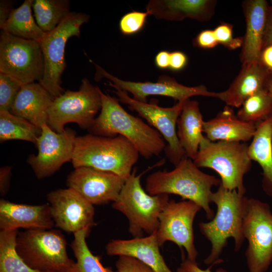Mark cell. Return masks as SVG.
Instances as JSON below:
<instances>
[{
	"instance_id": "30bf717a",
	"label": "cell",
	"mask_w": 272,
	"mask_h": 272,
	"mask_svg": "<svg viewBox=\"0 0 272 272\" xmlns=\"http://www.w3.org/2000/svg\"><path fill=\"white\" fill-rule=\"evenodd\" d=\"M243 232L249 272H265L272 262V212L267 203L248 198Z\"/></svg>"
},
{
	"instance_id": "ab89813d",
	"label": "cell",
	"mask_w": 272,
	"mask_h": 272,
	"mask_svg": "<svg viewBox=\"0 0 272 272\" xmlns=\"http://www.w3.org/2000/svg\"><path fill=\"white\" fill-rule=\"evenodd\" d=\"M182 260L177 269V272H212L210 268L207 269H202L200 268L196 262H194L187 257L185 258L184 255L182 254ZM216 272H226L225 270L220 269Z\"/></svg>"
},
{
	"instance_id": "6da1fadb",
	"label": "cell",
	"mask_w": 272,
	"mask_h": 272,
	"mask_svg": "<svg viewBox=\"0 0 272 272\" xmlns=\"http://www.w3.org/2000/svg\"><path fill=\"white\" fill-rule=\"evenodd\" d=\"M99 92L101 109L88 129L90 133L106 137L122 135L134 146L140 156L146 159L159 156L164 152L166 142L158 130L128 113L117 98L104 94L100 89Z\"/></svg>"
},
{
	"instance_id": "f1b7e54d",
	"label": "cell",
	"mask_w": 272,
	"mask_h": 272,
	"mask_svg": "<svg viewBox=\"0 0 272 272\" xmlns=\"http://www.w3.org/2000/svg\"><path fill=\"white\" fill-rule=\"evenodd\" d=\"M67 0H32L36 22L45 33L53 31L71 13Z\"/></svg>"
},
{
	"instance_id": "9a60e30c",
	"label": "cell",
	"mask_w": 272,
	"mask_h": 272,
	"mask_svg": "<svg viewBox=\"0 0 272 272\" xmlns=\"http://www.w3.org/2000/svg\"><path fill=\"white\" fill-rule=\"evenodd\" d=\"M41 128V133L36 144L38 154L30 155L28 159L39 179L51 175L64 163L72 161L77 137L76 131L70 128L58 133L47 123L43 124Z\"/></svg>"
},
{
	"instance_id": "60d3db41",
	"label": "cell",
	"mask_w": 272,
	"mask_h": 272,
	"mask_svg": "<svg viewBox=\"0 0 272 272\" xmlns=\"http://www.w3.org/2000/svg\"><path fill=\"white\" fill-rule=\"evenodd\" d=\"M11 168L5 167L0 171V192L1 195H5L9 189L11 177Z\"/></svg>"
},
{
	"instance_id": "f35d334b",
	"label": "cell",
	"mask_w": 272,
	"mask_h": 272,
	"mask_svg": "<svg viewBox=\"0 0 272 272\" xmlns=\"http://www.w3.org/2000/svg\"><path fill=\"white\" fill-rule=\"evenodd\" d=\"M271 44H272V1H270V5H268L266 11L262 50Z\"/></svg>"
},
{
	"instance_id": "603a6c76",
	"label": "cell",
	"mask_w": 272,
	"mask_h": 272,
	"mask_svg": "<svg viewBox=\"0 0 272 272\" xmlns=\"http://www.w3.org/2000/svg\"><path fill=\"white\" fill-rule=\"evenodd\" d=\"M217 4L214 0H152L146 12L158 19L182 21L186 18L205 22L213 16Z\"/></svg>"
},
{
	"instance_id": "ee69618b",
	"label": "cell",
	"mask_w": 272,
	"mask_h": 272,
	"mask_svg": "<svg viewBox=\"0 0 272 272\" xmlns=\"http://www.w3.org/2000/svg\"><path fill=\"white\" fill-rule=\"evenodd\" d=\"M170 52L167 50L159 52L155 56V63L156 66L162 70L169 69Z\"/></svg>"
},
{
	"instance_id": "44dd1931",
	"label": "cell",
	"mask_w": 272,
	"mask_h": 272,
	"mask_svg": "<svg viewBox=\"0 0 272 272\" xmlns=\"http://www.w3.org/2000/svg\"><path fill=\"white\" fill-rule=\"evenodd\" d=\"M54 99L39 82L25 84L17 94L9 111L41 128L47 124L48 110Z\"/></svg>"
},
{
	"instance_id": "e0dca14e",
	"label": "cell",
	"mask_w": 272,
	"mask_h": 272,
	"mask_svg": "<svg viewBox=\"0 0 272 272\" xmlns=\"http://www.w3.org/2000/svg\"><path fill=\"white\" fill-rule=\"evenodd\" d=\"M125 181L113 172L82 166L70 173L66 185L93 205H101L115 201Z\"/></svg>"
},
{
	"instance_id": "9c48e42d",
	"label": "cell",
	"mask_w": 272,
	"mask_h": 272,
	"mask_svg": "<svg viewBox=\"0 0 272 272\" xmlns=\"http://www.w3.org/2000/svg\"><path fill=\"white\" fill-rule=\"evenodd\" d=\"M89 16L71 12L53 31L46 33L40 42L44 63V75L39 82L54 98L65 91L61 87V76L66 67L65 48L69 38L80 37V28L88 22Z\"/></svg>"
},
{
	"instance_id": "1f68e13d",
	"label": "cell",
	"mask_w": 272,
	"mask_h": 272,
	"mask_svg": "<svg viewBox=\"0 0 272 272\" xmlns=\"http://www.w3.org/2000/svg\"><path fill=\"white\" fill-rule=\"evenodd\" d=\"M237 116L240 120L258 125L272 116V97L266 90L248 98L240 107Z\"/></svg>"
},
{
	"instance_id": "484cf974",
	"label": "cell",
	"mask_w": 272,
	"mask_h": 272,
	"mask_svg": "<svg viewBox=\"0 0 272 272\" xmlns=\"http://www.w3.org/2000/svg\"><path fill=\"white\" fill-rule=\"evenodd\" d=\"M248 153L250 159L260 166L262 190L272 198V116L257 125Z\"/></svg>"
},
{
	"instance_id": "7a4b0ae2",
	"label": "cell",
	"mask_w": 272,
	"mask_h": 272,
	"mask_svg": "<svg viewBox=\"0 0 272 272\" xmlns=\"http://www.w3.org/2000/svg\"><path fill=\"white\" fill-rule=\"evenodd\" d=\"M221 183L220 179L203 172L192 160L185 156L173 170H159L149 175L145 189L151 195L174 194L193 201L210 221L215 216L210 205L212 188Z\"/></svg>"
},
{
	"instance_id": "5bb4252c",
	"label": "cell",
	"mask_w": 272,
	"mask_h": 272,
	"mask_svg": "<svg viewBox=\"0 0 272 272\" xmlns=\"http://www.w3.org/2000/svg\"><path fill=\"white\" fill-rule=\"evenodd\" d=\"M90 61L95 66L94 79L96 81H99L106 78L111 81L108 82L109 85L131 93L132 98L138 101L147 102V97L154 95L171 97L178 102L186 100L194 96L218 97V93L209 91L203 85L185 86L167 75L160 76L157 82L155 83L123 81L110 74L92 60H90Z\"/></svg>"
},
{
	"instance_id": "2e32d148",
	"label": "cell",
	"mask_w": 272,
	"mask_h": 272,
	"mask_svg": "<svg viewBox=\"0 0 272 272\" xmlns=\"http://www.w3.org/2000/svg\"><path fill=\"white\" fill-rule=\"evenodd\" d=\"M47 199L55 227L74 234L95 225L93 205L72 188L51 191Z\"/></svg>"
},
{
	"instance_id": "ba28073f",
	"label": "cell",
	"mask_w": 272,
	"mask_h": 272,
	"mask_svg": "<svg viewBox=\"0 0 272 272\" xmlns=\"http://www.w3.org/2000/svg\"><path fill=\"white\" fill-rule=\"evenodd\" d=\"M99 89L84 78L78 91L66 90L55 98L48 110V126L58 133L63 132L64 125L70 122L89 129L101 109Z\"/></svg>"
},
{
	"instance_id": "74e56055",
	"label": "cell",
	"mask_w": 272,
	"mask_h": 272,
	"mask_svg": "<svg viewBox=\"0 0 272 272\" xmlns=\"http://www.w3.org/2000/svg\"><path fill=\"white\" fill-rule=\"evenodd\" d=\"M187 63V57L185 53L179 51L170 52L169 67L173 71H179L183 69Z\"/></svg>"
},
{
	"instance_id": "d4e9b609",
	"label": "cell",
	"mask_w": 272,
	"mask_h": 272,
	"mask_svg": "<svg viewBox=\"0 0 272 272\" xmlns=\"http://www.w3.org/2000/svg\"><path fill=\"white\" fill-rule=\"evenodd\" d=\"M204 121L198 102L186 100L177 121V135L185 156L192 160L200 145L206 139L202 134Z\"/></svg>"
},
{
	"instance_id": "cb8c5ba5",
	"label": "cell",
	"mask_w": 272,
	"mask_h": 272,
	"mask_svg": "<svg viewBox=\"0 0 272 272\" xmlns=\"http://www.w3.org/2000/svg\"><path fill=\"white\" fill-rule=\"evenodd\" d=\"M257 125L238 118L232 107L227 106L217 115L204 121L203 132L211 142H246L253 138Z\"/></svg>"
},
{
	"instance_id": "5b68a950",
	"label": "cell",
	"mask_w": 272,
	"mask_h": 272,
	"mask_svg": "<svg viewBox=\"0 0 272 272\" xmlns=\"http://www.w3.org/2000/svg\"><path fill=\"white\" fill-rule=\"evenodd\" d=\"M137 175L134 168L112 207L122 213L129 222L128 231L134 238L156 232L159 227V218L169 200L168 194L151 195L142 187L141 178L146 171Z\"/></svg>"
},
{
	"instance_id": "277c9868",
	"label": "cell",
	"mask_w": 272,
	"mask_h": 272,
	"mask_svg": "<svg viewBox=\"0 0 272 272\" xmlns=\"http://www.w3.org/2000/svg\"><path fill=\"white\" fill-rule=\"evenodd\" d=\"M140 156L134 146L122 135L106 137L89 133L76 137L72 162L75 168L90 167L126 179Z\"/></svg>"
},
{
	"instance_id": "d6986e66",
	"label": "cell",
	"mask_w": 272,
	"mask_h": 272,
	"mask_svg": "<svg viewBox=\"0 0 272 272\" xmlns=\"http://www.w3.org/2000/svg\"><path fill=\"white\" fill-rule=\"evenodd\" d=\"M268 6L265 0H246L242 3L246 31L240 53L242 65L259 62Z\"/></svg>"
},
{
	"instance_id": "8d00e7d4",
	"label": "cell",
	"mask_w": 272,
	"mask_h": 272,
	"mask_svg": "<svg viewBox=\"0 0 272 272\" xmlns=\"http://www.w3.org/2000/svg\"><path fill=\"white\" fill-rule=\"evenodd\" d=\"M195 47L202 49H210L218 44L214 30H204L200 31L193 40Z\"/></svg>"
},
{
	"instance_id": "ffe728a7",
	"label": "cell",
	"mask_w": 272,
	"mask_h": 272,
	"mask_svg": "<svg viewBox=\"0 0 272 272\" xmlns=\"http://www.w3.org/2000/svg\"><path fill=\"white\" fill-rule=\"evenodd\" d=\"M160 247L156 232L145 237L112 240L106 245V251L109 255L134 257L155 272H173L161 255Z\"/></svg>"
},
{
	"instance_id": "d590c367",
	"label": "cell",
	"mask_w": 272,
	"mask_h": 272,
	"mask_svg": "<svg viewBox=\"0 0 272 272\" xmlns=\"http://www.w3.org/2000/svg\"><path fill=\"white\" fill-rule=\"evenodd\" d=\"M115 265L118 272H155L143 262L128 256H119Z\"/></svg>"
},
{
	"instance_id": "7bdbcfd3",
	"label": "cell",
	"mask_w": 272,
	"mask_h": 272,
	"mask_svg": "<svg viewBox=\"0 0 272 272\" xmlns=\"http://www.w3.org/2000/svg\"><path fill=\"white\" fill-rule=\"evenodd\" d=\"M259 62L267 70L272 72V44L263 49Z\"/></svg>"
},
{
	"instance_id": "3957f363",
	"label": "cell",
	"mask_w": 272,
	"mask_h": 272,
	"mask_svg": "<svg viewBox=\"0 0 272 272\" xmlns=\"http://www.w3.org/2000/svg\"><path fill=\"white\" fill-rule=\"evenodd\" d=\"M248 198L236 190H230L221 184L212 192L210 200L217 207L214 218L208 222L199 223L201 233L211 242L210 254L204 260L207 264L217 263L227 240L234 239V250L238 251L245 239L243 232V220Z\"/></svg>"
},
{
	"instance_id": "f6af8a7d",
	"label": "cell",
	"mask_w": 272,
	"mask_h": 272,
	"mask_svg": "<svg viewBox=\"0 0 272 272\" xmlns=\"http://www.w3.org/2000/svg\"><path fill=\"white\" fill-rule=\"evenodd\" d=\"M266 90L272 97V72L270 73L266 84Z\"/></svg>"
},
{
	"instance_id": "b9f144b4",
	"label": "cell",
	"mask_w": 272,
	"mask_h": 272,
	"mask_svg": "<svg viewBox=\"0 0 272 272\" xmlns=\"http://www.w3.org/2000/svg\"><path fill=\"white\" fill-rule=\"evenodd\" d=\"M13 2L10 1H0V28H2L8 20L13 9Z\"/></svg>"
},
{
	"instance_id": "f546056e",
	"label": "cell",
	"mask_w": 272,
	"mask_h": 272,
	"mask_svg": "<svg viewBox=\"0 0 272 272\" xmlns=\"http://www.w3.org/2000/svg\"><path fill=\"white\" fill-rule=\"evenodd\" d=\"M90 229L85 228L74 234V239L71 246L76 258L73 272H118L110 267H104L99 257L89 249L86 238Z\"/></svg>"
},
{
	"instance_id": "d6a6232c",
	"label": "cell",
	"mask_w": 272,
	"mask_h": 272,
	"mask_svg": "<svg viewBox=\"0 0 272 272\" xmlns=\"http://www.w3.org/2000/svg\"><path fill=\"white\" fill-rule=\"evenodd\" d=\"M23 85L7 74L0 73V111H9Z\"/></svg>"
},
{
	"instance_id": "4dcf8cb0",
	"label": "cell",
	"mask_w": 272,
	"mask_h": 272,
	"mask_svg": "<svg viewBox=\"0 0 272 272\" xmlns=\"http://www.w3.org/2000/svg\"><path fill=\"white\" fill-rule=\"evenodd\" d=\"M18 230L1 231L0 272H42L30 267L16 249Z\"/></svg>"
},
{
	"instance_id": "4316f807",
	"label": "cell",
	"mask_w": 272,
	"mask_h": 272,
	"mask_svg": "<svg viewBox=\"0 0 272 272\" xmlns=\"http://www.w3.org/2000/svg\"><path fill=\"white\" fill-rule=\"evenodd\" d=\"M32 4V0H25L14 9L1 30L16 37L40 42L46 33L34 20Z\"/></svg>"
},
{
	"instance_id": "7c38bea8",
	"label": "cell",
	"mask_w": 272,
	"mask_h": 272,
	"mask_svg": "<svg viewBox=\"0 0 272 272\" xmlns=\"http://www.w3.org/2000/svg\"><path fill=\"white\" fill-rule=\"evenodd\" d=\"M118 101L128 105V108L137 112L149 124L158 130L167 142L164 152L169 161L176 166L185 156L177 135V121L185 101H179L170 107H162L155 103L142 102L130 97L126 92L110 85Z\"/></svg>"
},
{
	"instance_id": "8fae6325",
	"label": "cell",
	"mask_w": 272,
	"mask_h": 272,
	"mask_svg": "<svg viewBox=\"0 0 272 272\" xmlns=\"http://www.w3.org/2000/svg\"><path fill=\"white\" fill-rule=\"evenodd\" d=\"M44 71L40 43L15 36L3 30L0 34V73L23 85L39 82Z\"/></svg>"
},
{
	"instance_id": "4fadbf2b",
	"label": "cell",
	"mask_w": 272,
	"mask_h": 272,
	"mask_svg": "<svg viewBox=\"0 0 272 272\" xmlns=\"http://www.w3.org/2000/svg\"><path fill=\"white\" fill-rule=\"evenodd\" d=\"M201 207L193 201L169 200L161 213L156 234L160 246L166 242L176 244L185 249L187 258L196 262L198 256L194 243L193 223Z\"/></svg>"
},
{
	"instance_id": "ac0fdd59",
	"label": "cell",
	"mask_w": 272,
	"mask_h": 272,
	"mask_svg": "<svg viewBox=\"0 0 272 272\" xmlns=\"http://www.w3.org/2000/svg\"><path fill=\"white\" fill-rule=\"evenodd\" d=\"M54 226L48 203L29 205L0 200L1 231L50 229Z\"/></svg>"
},
{
	"instance_id": "8992f818",
	"label": "cell",
	"mask_w": 272,
	"mask_h": 272,
	"mask_svg": "<svg viewBox=\"0 0 272 272\" xmlns=\"http://www.w3.org/2000/svg\"><path fill=\"white\" fill-rule=\"evenodd\" d=\"M245 142H211L207 138L199 146L193 160L198 168H208L220 176L221 184L225 188L236 190L244 195L246 192L243 178L251 169L252 160Z\"/></svg>"
},
{
	"instance_id": "83f0119b",
	"label": "cell",
	"mask_w": 272,
	"mask_h": 272,
	"mask_svg": "<svg viewBox=\"0 0 272 272\" xmlns=\"http://www.w3.org/2000/svg\"><path fill=\"white\" fill-rule=\"evenodd\" d=\"M41 128L26 119L11 113L0 111V141L1 142L20 140L36 144Z\"/></svg>"
},
{
	"instance_id": "e575fe53",
	"label": "cell",
	"mask_w": 272,
	"mask_h": 272,
	"mask_svg": "<svg viewBox=\"0 0 272 272\" xmlns=\"http://www.w3.org/2000/svg\"><path fill=\"white\" fill-rule=\"evenodd\" d=\"M214 33L218 44H221L229 50H234L242 47L243 37H234L233 26L223 23L215 29Z\"/></svg>"
},
{
	"instance_id": "52a82bcc",
	"label": "cell",
	"mask_w": 272,
	"mask_h": 272,
	"mask_svg": "<svg viewBox=\"0 0 272 272\" xmlns=\"http://www.w3.org/2000/svg\"><path fill=\"white\" fill-rule=\"evenodd\" d=\"M67 243L60 231L25 230L16 240L18 253L33 269L42 272H73L75 262L68 256Z\"/></svg>"
},
{
	"instance_id": "836d02e7",
	"label": "cell",
	"mask_w": 272,
	"mask_h": 272,
	"mask_svg": "<svg viewBox=\"0 0 272 272\" xmlns=\"http://www.w3.org/2000/svg\"><path fill=\"white\" fill-rule=\"evenodd\" d=\"M149 14L132 11L123 16L119 23L121 32L125 35H131L140 32L144 27Z\"/></svg>"
},
{
	"instance_id": "7402d4cb",
	"label": "cell",
	"mask_w": 272,
	"mask_h": 272,
	"mask_svg": "<svg viewBox=\"0 0 272 272\" xmlns=\"http://www.w3.org/2000/svg\"><path fill=\"white\" fill-rule=\"evenodd\" d=\"M271 72L259 62L242 65V69L225 91L218 92V99L232 108L240 107L250 97L266 90Z\"/></svg>"
}]
</instances>
